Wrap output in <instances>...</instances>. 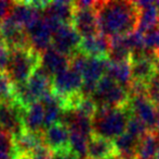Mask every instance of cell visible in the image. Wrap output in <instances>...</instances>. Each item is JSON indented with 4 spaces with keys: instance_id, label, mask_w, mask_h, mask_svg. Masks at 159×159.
<instances>
[{
    "instance_id": "cell-1",
    "label": "cell",
    "mask_w": 159,
    "mask_h": 159,
    "mask_svg": "<svg viewBox=\"0 0 159 159\" xmlns=\"http://www.w3.org/2000/svg\"><path fill=\"white\" fill-rule=\"evenodd\" d=\"M95 10L101 35L113 38L126 36L138 30L140 10L135 1H96Z\"/></svg>"
},
{
    "instance_id": "cell-2",
    "label": "cell",
    "mask_w": 159,
    "mask_h": 159,
    "mask_svg": "<svg viewBox=\"0 0 159 159\" xmlns=\"http://www.w3.org/2000/svg\"><path fill=\"white\" fill-rule=\"evenodd\" d=\"M132 116L130 109L98 107V111L92 118L93 135L102 136L108 140H115L126 133L127 124Z\"/></svg>"
},
{
    "instance_id": "cell-3",
    "label": "cell",
    "mask_w": 159,
    "mask_h": 159,
    "mask_svg": "<svg viewBox=\"0 0 159 159\" xmlns=\"http://www.w3.org/2000/svg\"><path fill=\"white\" fill-rule=\"evenodd\" d=\"M41 55L32 47L13 49L6 74L12 84L26 83L40 66Z\"/></svg>"
},
{
    "instance_id": "cell-4",
    "label": "cell",
    "mask_w": 159,
    "mask_h": 159,
    "mask_svg": "<svg viewBox=\"0 0 159 159\" xmlns=\"http://www.w3.org/2000/svg\"><path fill=\"white\" fill-rule=\"evenodd\" d=\"M130 97L129 89L117 84L107 75L98 81L94 93L91 96L98 107L108 108H125L129 104Z\"/></svg>"
},
{
    "instance_id": "cell-5",
    "label": "cell",
    "mask_w": 159,
    "mask_h": 159,
    "mask_svg": "<svg viewBox=\"0 0 159 159\" xmlns=\"http://www.w3.org/2000/svg\"><path fill=\"white\" fill-rule=\"evenodd\" d=\"M24 109L13 99L0 102V127L12 137H16L25 131Z\"/></svg>"
},
{
    "instance_id": "cell-6",
    "label": "cell",
    "mask_w": 159,
    "mask_h": 159,
    "mask_svg": "<svg viewBox=\"0 0 159 159\" xmlns=\"http://www.w3.org/2000/svg\"><path fill=\"white\" fill-rule=\"evenodd\" d=\"M82 83L84 81H82L81 74L68 68L67 70L53 77L52 93L61 99L62 105H63L65 99L80 93Z\"/></svg>"
},
{
    "instance_id": "cell-7",
    "label": "cell",
    "mask_w": 159,
    "mask_h": 159,
    "mask_svg": "<svg viewBox=\"0 0 159 159\" xmlns=\"http://www.w3.org/2000/svg\"><path fill=\"white\" fill-rule=\"evenodd\" d=\"M81 39L82 37L76 32L71 24H63L52 34L51 47L69 58L78 50Z\"/></svg>"
},
{
    "instance_id": "cell-8",
    "label": "cell",
    "mask_w": 159,
    "mask_h": 159,
    "mask_svg": "<svg viewBox=\"0 0 159 159\" xmlns=\"http://www.w3.org/2000/svg\"><path fill=\"white\" fill-rule=\"evenodd\" d=\"M0 32L4 39L7 47L10 50L13 49L30 48V39L26 30L16 24L10 15L3 19L0 23Z\"/></svg>"
},
{
    "instance_id": "cell-9",
    "label": "cell",
    "mask_w": 159,
    "mask_h": 159,
    "mask_svg": "<svg viewBox=\"0 0 159 159\" xmlns=\"http://www.w3.org/2000/svg\"><path fill=\"white\" fill-rule=\"evenodd\" d=\"M131 96V95H130ZM131 113L144 122L149 131L156 132V116L157 108L145 95L131 96L128 104Z\"/></svg>"
},
{
    "instance_id": "cell-10",
    "label": "cell",
    "mask_w": 159,
    "mask_h": 159,
    "mask_svg": "<svg viewBox=\"0 0 159 159\" xmlns=\"http://www.w3.org/2000/svg\"><path fill=\"white\" fill-rule=\"evenodd\" d=\"M71 25L76 30V32L82 37H92L98 35V15L95 8L89 9H78L75 8Z\"/></svg>"
},
{
    "instance_id": "cell-11",
    "label": "cell",
    "mask_w": 159,
    "mask_h": 159,
    "mask_svg": "<svg viewBox=\"0 0 159 159\" xmlns=\"http://www.w3.org/2000/svg\"><path fill=\"white\" fill-rule=\"evenodd\" d=\"M9 15L21 27L27 30L41 19L42 11L32 7L28 1H13L12 9Z\"/></svg>"
},
{
    "instance_id": "cell-12",
    "label": "cell",
    "mask_w": 159,
    "mask_h": 159,
    "mask_svg": "<svg viewBox=\"0 0 159 159\" xmlns=\"http://www.w3.org/2000/svg\"><path fill=\"white\" fill-rule=\"evenodd\" d=\"M30 39V47L41 55L43 51L51 47L52 42V31L50 30L44 20L40 19L30 27L26 30Z\"/></svg>"
},
{
    "instance_id": "cell-13",
    "label": "cell",
    "mask_w": 159,
    "mask_h": 159,
    "mask_svg": "<svg viewBox=\"0 0 159 159\" xmlns=\"http://www.w3.org/2000/svg\"><path fill=\"white\" fill-rule=\"evenodd\" d=\"M14 151L16 159H27L38 148L43 145L42 133H34L24 131L16 137H13Z\"/></svg>"
},
{
    "instance_id": "cell-14",
    "label": "cell",
    "mask_w": 159,
    "mask_h": 159,
    "mask_svg": "<svg viewBox=\"0 0 159 159\" xmlns=\"http://www.w3.org/2000/svg\"><path fill=\"white\" fill-rule=\"evenodd\" d=\"M43 144L52 152L69 148V130L61 122L54 123L42 132Z\"/></svg>"
},
{
    "instance_id": "cell-15",
    "label": "cell",
    "mask_w": 159,
    "mask_h": 159,
    "mask_svg": "<svg viewBox=\"0 0 159 159\" xmlns=\"http://www.w3.org/2000/svg\"><path fill=\"white\" fill-rule=\"evenodd\" d=\"M118 157L113 140L92 135L89 140L86 159H111Z\"/></svg>"
},
{
    "instance_id": "cell-16",
    "label": "cell",
    "mask_w": 159,
    "mask_h": 159,
    "mask_svg": "<svg viewBox=\"0 0 159 159\" xmlns=\"http://www.w3.org/2000/svg\"><path fill=\"white\" fill-rule=\"evenodd\" d=\"M111 42L104 35H95L92 37L82 38L78 47V51L90 58H108Z\"/></svg>"
},
{
    "instance_id": "cell-17",
    "label": "cell",
    "mask_w": 159,
    "mask_h": 159,
    "mask_svg": "<svg viewBox=\"0 0 159 159\" xmlns=\"http://www.w3.org/2000/svg\"><path fill=\"white\" fill-rule=\"evenodd\" d=\"M40 67L53 77L69 68V58L50 47L41 53Z\"/></svg>"
},
{
    "instance_id": "cell-18",
    "label": "cell",
    "mask_w": 159,
    "mask_h": 159,
    "mask_svg": "<svg viewBox=\"0 0 159 159\" xmlns=\"http://www.w3.org/2000/svg\"><path fill=\"white\" fill-rule=\"evenodd\" d=\"M52 79L53 77L39 66L36 72L26 82L30 94L37 102L41 100L48 94L52 93Z\"/></svg>"
},
{
    "instance_id": "cell-19",
    "label": "cell",
    "mask_w": 159,
    "mask_h": 159,
    "mask_svg": "<svg viewBox=\"0 0 159 159\" xmlns=\"http://www.w3.org/2000/svg\"><path fill=\"white\" fill-rule=\"evenodd\" d=\"M25 130L34 133L44 131V107L41 102H36L24 111Z\"/></svg>"
},
{
    "instance_id": "cell-20",
    "label": "cell",
    "mask_w": 159,
    "mask_h": 159,
    "mask_svg": "<svg viewBox=\"0 0 159 159\" xmlns=\"http://www.w3.org/2000/svg\"><path fill=\"white\" fill-rule=\"evenodd\" d=\"M159 149V136L156 132L148 131L139 140L136 159H155Z\"/></svg>"
},
{
    "instance_id": "cell-21",
    "label": "cell",
    "mask_w": 159,
    "mask_h": 159,
    "mask_svg": "<svg viewBox=\"0 0 159 159\" xmlns=\"http://www.w3.org/2000/svg\"><path fill=\"white\" fill-rule=\"evenodd\" d=\"M111 80L115 81L117 84L126 87L129 89L131 85V69H130V62H122V63H113L109 61L107 67L106 74Z\"/></svg>"
},
{
    "instance_id": "cell-22",
    "label": "cell",
    "mask_w": 159,
    "mask_h": 159,
    "mask_svg": "<svg viewBox=\"0 0 159 159\" xmlns=\"http://www.w3.org/2000/svg\"><path fill=\"white\" fill-rule=\"evenodd\" d=\"M157 24H159V10L155 6V2L146 8L140 9V17L136 30L139 33L143 34Z\"/></svg>"
},
{
    "instance_id": "cell-23",
    "label": "cell",
    "mask_w": 159,
    "mask_h": 159,
    "mask_svg": "<svg viewBox=\"0 0 159 159\" xmlns=\"http://www.w3.org/2000/svg\"><path fill=\"white\" fill-rule=\"evenodd\" d=\"M90 137L76 132H69V148L80 159L87 158V149Z\"/></svg>"
},
{
    "instance_id": "cell-24",
    "label": "cell",
    "mask_w": 159,
    "mask_h": 159,
    "mask_svg": "<svg viewBox=\"0 0 159 159\" xmlns=\"http://www.w3.org/2000/svg\"><path fill=\"white\" fill-rule=\"evenodd\" d=\"M0 159H16L13 137L0 127Z\"/></svg>"
},
{
    "instance_id": "cell-25",
    "label": "cell",
    "mask_w": 159,
    "mask_h": 159,
    "mask_svg": "<svg viewBox=\"0 0 159 159\" xmlns=\"http://www.w3.org/2000/svg\"><path fill=\"white\" fill-rule=\"evenodd\" d=\"M74 111L87 118H90L92 120V118L94 117L96 111H98V105L95 104V102L91 97H86V96L82 95L80 97L79 102L76 105Z\"/></svg>"
},
{
    "instance_id": "cell-26",
    "label": "cell",
    "mask_w": 159,
    "mask_h": 159,
    "mask_svg": "<svg viewBox=\"0 0 159 159\" xmlns=\"http://www.w3.org/2000/svg\"><path fill=\"white\" fill-rule=\"evenodd\" d=\"M144 47L159 56V24L143 33Z\"/></svg>"
},
{
    "instance_id": "cell-27",
    "label": "cell",
    "mask_w": 159,
    "mask_h": 159,
    "mask_svg": "<svg viewBox=\"0 0 159 159\" xmlns=\"http://www.w3.org/2000/svg\"><path fill=\"white\" fill-rule=\"evenodd\" d=\"M148 131L149 130L147 129V127L144 124V122H143L142 120H140L138 117H135V116H133V115L130 117L129 121H128V124H127V130H126L127 133L131 134L132 136H134V137L140 140V138L143 137Z\"/></svg>"
},
{
    "instance_id": "cell-28",
    "label": "cell",
    "mask_w": 159,
    "mask_h": 159,
    "mask_svg": "<svg viewBox=\"0 0 159 159\" xmlns=\"http://www.w3.org/2000/svg\"><path fill=\"white\" fill-rule=\"evenodd\" d=\"M13 84L8 79L6 73L0 71V102L12 99Z\"/></svg>"
},
{
    "instance_id": "cell-29",
    "label": "cell",
    "mask_w": 159,
    "mask_h": 159,
    "mask_svg": "<svg viewBox=\"0 0 159 159\" xmlns=\"http://www.w3.org/2000/svg\"><path fill=\"white\" fill-rule=\"evenodd\" d=\"M146 96L155 105L156 108H158L159 107V74L148 83Z\"/></svg>"
},
{
    "instance_id": "cell-30",
    "label": "cell",
    "mask_w": 159,
    "mask_h": 159,
    "mask_svg": "<svg viewBox=\"0 0 159 159\" xmlns=\"http://www.w3.org/2000/svg\"><path fill=\"white\" fill-rule=\"evenodd\" d=\"M53 152L46 145L39 146L27 159H52Z\"/></svg>"
},
{
    "instance_id": "cell-31",
    "label": "cell",
    "mask_w": 159,
    "mask_h": 159,
    "mask_svg": "<svg viewBox=\"0 0 159 159\" xmlns=\"http://www.w3.org/2000/svg\"><path fill=\"white\" fill-rule=\"evenodd\" d=\"M10 53L11 50L6 45L0 47V71L3 73H6L7 69H8V64L10 61Z\"/></svg>"
},
{
    "instance_id": "cell-32",
    "label": "cell",
    "mask_w": 159,
    "mask_h": 159,
    "mask_svg": "<svg viewBox=\"0 0 159 159\" xmlns=\"http://www.w3.org/2000/svg\"><path fill=\"white\" fill-rule=\"evenodd\" d=\"M52 159H80V158L73 151H70V148H65V149H61V151L53 152Z\"/></svg>"
},
{
    "instance_id": "cell-33",
    "label": "cell",
    "mask_w": 159,
    "mask_h": 159,
    "mask_svg": "<svg viewBox=\"0 0 159 159\" xmlns=\"http://www.w3.org/2000/svg\"><path fill=\"white\" fill-rule=\"evenodd\" d=\"M13 1H4L0 0V23L3 19H6L11 12Z\"/></svg>"
},
{
    "instance_id": "cell-34",
    "label": "cell",
    "mask_w": 159,
    "mask_h": 159,
    "mask_svg": "<svg viewBox=\"0 0 159 159\" xmlns=\"http://www.w3.org/2000/svg\"><path fill=\"white\" fill-rule=\"evenodd\" d=\"M155 6L157 7V9L159 10V1H156V2H155Z\"/></svg>"
},
{
    "instance_id": "cell-35",
    "label": "cell",
    "mask_w": 159,
    "mask_h": 159,
    "mask_svg": "<svg viewBox=\"0 0 159 159\" xmlns=\"http://www.w3.org/2000/svg\"><path fill=\"white\" fill-rule=\"evenodd\" d=\"M155 159H159V149H158V152H157V155H156Z\"/></svg>"
},
{
    "instance_id": "cell-36",
    "label": "cell",
    "mask_w": 159,
    "mask_h": 159,
    "mask_svg": "<svg viewBox=\"0 0 159 159\" xmlns=\"http://www.w3.org/2000/svg\"><path fill=\"white\" fill-rule=\"evenodd\" d=\"M111 159H120L119 157H115V158H111Z\"/></svg>"
},
{
    "instance_id": "cell-37",
    "label": "cell",
    "mask_w": 159,
    "mask_h": 159,
    "mask_svg": "<svg viewBox=\"0 0 159 159\" xmlns=\"http://www.w3.org/2000/svg\"><path fill=\"white\" fill-rule=\"evenodd\" d=\"M158 70H159V62H158Z\"/></svg>"
}]
</instances>
